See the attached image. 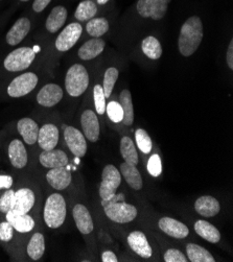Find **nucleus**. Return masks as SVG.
Here are the masks:
<instances>
[{"instance_id": "obj_1", "label": "nucleus", "mask_w": 233, "mask_h": 262, "mask_svg": "<svg viewBox=\"0 0 233 262\" xmlns=\"http://www.w3.org/2000/svg\"><path fill=\"white\" fill-rule=\"evenodd\" d=\"M203 39V24L198 16L188 18L182 25L178 39L180 54L183 57L193 56Z\"/></svg>"}, {"instance_id": "obj_2", "label": "nucleus", "mask_w": 233, "mask_h": 262, "mask_svg": "<svg viewBox=\"0 0 233 262\" xmlns=\"http://www.w3.org/2000/svg\"><path fill=\"white\" fill-rule=\"evenodd\" d=\"M67 214V207L65 199L60 193L50 194L44 205L43 219L46 226L50 229L60 228Z\"/></svg>"}, {"instance_id": "obj_3", "label": "nucleus", "mask_w": 233, "mask_h": 262, "mask_svg": "<svg viewBox=\"0 0 233 262\" xmlns=\"http://www.w3.org/2000/svg\"><path fill=\"white\" fill-rule=\"evenodd\" d=\"M89 86V74L87 69L81 64L72 65L65 76V88L72 97H79Z\"/></svg>"}, {"instance_id": "obj_4", "label": "nucleus", "mask_w": 233, "mask_h": 262, "mask_svg": "<svg viewBox=\"0 0 233 262\" xmlns=\"http://www.w3.org/2000/svg\"><path fill=\"white\" fill-rule=\"evenodd\" d=\"M113 198L108 203L106 202L102 204L107 217L117 224H128L133 222L137 217V208L128 203L114 202Z\"/></svg>"}, {"instance_id": "obj_5", "label": "nucleus", "mask_w": 233, "mask_h": 262, "mask_svg": "<svg viewBox=\"0 0 233 262\" xmlns=\"http://www.w3.org/2000/svg\"><path fill=\"white\" fill-rule=\"evenodd\" d=\"M121 184V173L117 167L112 164L105 166L101 173V182L99 185V196L102 204L109 202L116 193Z\"/></svg>"}, {"instance_id": "obj_6", "label": "nucleus", "mask_w": 233, "mask_h": 262, "mask_svg": "<svg viewBox=\"0 0 233 262\" xmlns=\"http://www.w3.org/2000/svg\"><path fill=\"white\" fill-rule=\"evenodd\" d=\"M36 59V52L31 47H20L7 56L4 65L10 72H18L29 68Z\"/></svg>"}, {"instance_id": "obj_7", "label": "nucleus", "mask_w": 233, "mask_h": 262, "mask_svg": "<svg viewBox=\"0 0 233 262\" xmlns=\"http://www.w3.org/2000/svg\"><path fill=\"white\" fill-rule=\"evenodd\" d=\"M38 82L39 78L34 72L23 73L11 82L8 87V94L14 98L28 95L37 87Z\"/></svg>"}, {"instance_id": "obj_8", "label": "nucleus", "mask_w": 233, "mask_h": 262, "mask_svg": "<svg viewBox=\"0 0 233 262\" xmlns=\"http://www.w3.org/2000/svg\"><path fill=\"white\" fill-rule=\"evenodd\" d=\"M171 0H138L137 12L142 18L161 20L168 9Z\"/></svg>"}, {"instance_id": "obj_9", "label": "nucleus", "mask_w": 233, "mask_h": 262, "mask_svg": "<svg viewBox=\"0 0 233 262\" xmlns=\"http://www.w3.org/2000/svg\"><path fill=\"white\" fill-rule=\"evenodd\" d=\"M64 139L69 150L76 158H83L86 155L87 142L81 130L74 126H66L64 129Z\"/></svg>"}, {"instance_id": "obj_10", "label": "nucleus", "mask_w": 233, "mask_h": 262, "mask_svg": "<svg viewBox=\"0 0 233 262\" xmlns=\"http://www.w3.org/2000/svg\"><path fill=\"white\" fill-rule=\"evenodd\" d=\"M83 32L80 23H70L60 33L56 40V48L59 51H68L79 41Z\"/></svg>"}, {"instance_id": "obj_11", "label": "nucleus", "mask_w": 233, "mask_h": 262, "mask_svg": "<svg viewBox=\"0 0 233 262\" xmlns=\"http://www.w3.org/2000/svg\"><path fill=\"white\" fill-rule=\"evenodd\" d=\"M36 202L35 193L30 188H20L15 191L14 203L11 210L15 213L27 214L34 207Z\"/></svg>"}, {"instance_id": "obj_12", "label": "nucleus", "mask_w": 233, "mask_h": 262, "mask_svg": "<svg viewBox=\"0 0 233 262\" xmlns=\"http://www.w3.org/2000/svg\"><path fill=\"white\" fill-rule=\"evenodd\" d=\"M63 98V89L57 84L45 85L37 95V101L42 107L51 108Z\"/></svg>"}, {"instance_id": "obj_13", "label": "nucleus", "mask_w": 233, "mask_h": 262, "mask_svg": "<svg viewBox=\"0 0 233 262\" xmlns=\"http://www.w3.org/2000/svg\"><path fill=\"white\" fill-rule=\"evenodd\" d=\"M72 216L74 224L82 234H90L94 229V224L92 216L87 209V207L83 204H76L73 207Z\"/></svg>"}, {"instance_id": "obj_14", "label": "nucleus", "mask_w": 233, "mask_h": 262, "mask_svg": "<svg viewBox=\"0 0 233 262\" xmlns=\"http://www.w3.org/2000/svg\"><path fill=\"white\" fill-rule=\"evenodd\" d=\"M158 226L162 232L177 239H183L189 235V229L186 225L172 217L165 216L160 219Z\"/></svg>"}, {"instance_id": "obj_15", "label": "nucleus", "mask_w": 233, "mask_h": 262, "mask_svg": "<svg viewBox=\"0 0 233 262\" xmlns=\"http://www.w3.org/2000/svg\"><path fill=\"white\" fill-rule=\"evenodd\" d=\"M128 245L133 252H135L141 258H151L153 250L145 234L141 231H133L128 236Z\"/></svg>"}, {"instance_id": "obj_16", "label": "nucleus", "mask_w": 233, "mask_h": 262, "mask_svg": "<svg viewBox=\"0 0 233 262\" xmlns=\"http://www.w3.org/2000/svg\"><path fill=\"white\" fill-rule=\"evenodd\" d=\"M37 142L43 150L56 148L59 142V129L53 123H46L39 128Z\"/></svg>"}, {"instance_id": "obj_17", "label": "nucleus", "mask_w": 233, "mask_h": 262, "mask_svg": "<svg viewBox=\"0 0 233 262\" xmlns=\"http://www.w3.org/2000/svg\"><path fill=\"white\" fill-rule=\"evenodd\" d=\"M81 125L84 136L91 142L99 139L100 127L96 114L92 110H85L81 117Z\"/></svg>"}, {"instance_id": "obj_18", "label": "nucleus", "mask_w": 233, "mask_h": 262, "mask_svg": "<svg viewBox=\"0 0 233 262\" xmlns=\"http://www.w3.org/2000/svg\"><path fill=\"white\" fill-rule=\"evenodd\" d=\"M46 181L54 189L61 191L71 184L72 177L70 171L65 167L50 168L46 173Z\"/></svg>"}, {"instance_id": "obj_19", "label": "nucleus", "mask_w": 233, "mask_h": 262, "mask_svg": "<svg viewBox=\"0 0 233 262\" xmlns=\"http://www.w3.org/2000/svg\"><path fill=\"white\" fill-rule=\"evenodd\" d=\"M39 161L46 168L65 167L68 164V156L62 149L43 150L39 156Z\"/></svg>"}, {"instance_id": "obj_20", "label": "nucleus", "mask_w": 233, "mask_h": 262, "mask_svg": "<svg viewBox=\"0 0 233 262\" xmlns=\"http://www.w3.org/2000/svg\"><path fill=\"white\" fill-rule=\"evenodd\" d=\"M195 210L203 217H214L221 211L220 202L211 195H203L195 202Z\"/></svg>"}, {"instance_id": "obj_21", "label": "nucleus", "mask_w": 233, "mask_h": 262, "mask_svg": "<svg viewBox=\"0 0 233 262\" xmlns=\"http://www.w3.org/2000/svg\"><path fill=\"white\" fill-rule=\"evenodd\" d=\"M8 155L9 159L11 161V164L18 169H22L28 164L29 157L27 148L24 146V143H22L19 139H14L8 148Z\"/></svg>"}, {"instance_id": "obj_22", "label": "nucleus", "mask_w": 233, "mask_h": 262, "mask_svg": "<svg viewBox=\"0 0 233 262\" xmlns=\"http://www.w3.org/2000/svg\"><path fill=\"white\" fill-rule=\"evenodd\" d=\"M31 31V21L28 18L18 19L7 34V43L11 46L18 45Z\"/></svg>"}, {"instance_id": "obj_23", "label": "nucleus", "mask_w": 233, "mask_h": 262, "mask_svg": "<svg viewBox=\"0 0 233 262\" xmlns=\"http://www.w3.org/2000/svg\"><path fill=\"white\" fill-rule=\"evenodd\" d=\"M39 128L40 127L35 120L27 117L21 118L17 123L18 133L23 138V141L30 145L37 143Z\"/></svg>"}, {"instance_id": "obj_24", "label": "nucleus", "mask_w": 233, "mask_h": 262, "mask_svg": "<svg viewBox=\"0 0 233 262\" xmlns=\"http://www.w3.org/2000/svg\"><path fill=\"white\" fill-rule=\"evenodd\" d=\"M6 219L19 233H29L35 228V221L29 213L19 214L10 210L6 213Z\"/></svg>"}, {"instance_id": "obj_25", "label": "nucleus", "mask_w": 233, "mask_h": 262, "mask_svg": "<svg viewBox=\"0 0 233 262\" xmlns=\"http://www.w3.org/2000/svg\"><path fill=\"white\" fill-rule=\"evenodd\" d=\"M105 46H106L105 41L99 38H93L87 41L86 43H84L80 47L77 55H79L80 59L84 61H90L98 57L103 51V49H105Z\"/></svg>"}, {"instance_id": "obj_26", "label": "nucleus", "mask_w": 233, "mask_h": 262, "mask_svg": "<svg viewBox=\"0 0 233 262\" xmlns=\"http://www.w3.org/2000/svg\"><path fill=\"white\" fill-rule=\"evenodd\" d=\"M120 173L124 178L126 184L134 190H140L143 186V181L139 170L135 165L123 162L120 164Z\"/></svg>"}, {"instance_id": "obj_27", "label": "nucleus", "mask_w": 233, "mask_h": 262, "mask_svg": "<svg viewBox=\"0 0 233 262\" xmlns=\"http://www.w3.org/2000/svg\"><path fill=\"white\" fill-rule=\"evenodd\" d=\"M66 19H67V10L62 6L55 7L53 10H51L46 20V23H45L46 30L50 34L57 33L65 24Z\"/></svg>"}, {"instance_id": "obj_28", "label": "nucleus", "mask_w": 233, "mask_h": 262, "mask_svg": "<svg viewBox=\"0 0 233 262\" xmlns=\"http://www.w3.org/2000/svg\"><path fill=\"white\" fill-rule=\"evenodd\" d=\"M195 231L200 237L211 244H218L221 241L220 231L209 222L200 220L195 224Z\"/></svg>"}, {"instance_id": "obj_29", "label": "nucleus", "mask_w": 233, "mask_h": 262, "mask_svg": "<svg viewBox=\"0 0 233 262\" xmlns=\"http://www.w3.org/2000/svg\"><path fill=\"white\" fill-rule=\"evenodd\" d=\"M119 104L123 112V118L121 120L122 123L126 126L132 125L134 121V107L131 92L128 89L121 91L119 95Z\"/></svg>"}, {"instance_id": "obj_30", "label": "nucleus", "mask_w": 233, "mask_h": 262, "mask_svg": "<svg viewBox=\"0 0 233 262\" xmlns=\"http://www.w3.org/2000/svg\"><path fill=\"white\" fill-rule=\"evenodd\" d=\"M120 154L121 157L123 158L124 162L132 164V165H137L138 164V152L135 147L134 141L128 136H123L120 140Z\"/></svg>"}, {"instance_id": "obj_31", "label": "nucleus", "mask_w": 233, "mask_h": 262, "mask_svg": "<svg viewBox=\"0 0 233 262\" xmlns=\"http://www.w3.org/2000/svg\"><path fill=\"white\" fill-rule=\"evenodd\" d=\"M44 252H45L44 235L40 232H37L33 235L29 242L27 253L31 259L39 260L42 258Z\"/></svg>"}, {"instance_id": "obj_32", "label": "nucleus", "mask_w": 233, "mask_h": 262, "mask_svg": "<svg viewBox=\"0 0 233 262\" xmlns=\"http://www.w3.org/2000/svg\"><path fill=\"white\" fill-rule=\"evenodd\" d=\"M143 54L151 60H158L162 56V46L157 38L149 36L141 42Z\"/></svg>"}, {"instance_id": "obj_33", "label": "nucleus", "mask_w": 233, "mask_h": 262, "mask_svg": "<svg viewBox=\"0 0 233 262\" xmlns=\"http://www.w3.org/2000/svg\"><path fill=\"white\" fill-rule=\"evenodd\" d=\"M186 253L189 261L192 262H215V257L210 254L209 251H207L205 248L196 245L188 244L186 246Z\"/></svg>"}, {"instance_id": "obj_34", "label": "nucleus", "mask_w": 233, "mask_h": 262, "mask_svg": "<svg viewBox=\"0 0 233 262\" xmlns=\"http://www.w3.org/2000/svg\"><path fill=\"white\" fill-rule=\"evenodd\" d=\"M109 22L106 18H92L86 25L87 33L93 38H99L109 31Z\"/></svg>"}, {"instance_id": "obj_35", "label": "nucleus", "mask_w": 233, "mask_h": 262, "mask_svg": "<svg viewBox=\"0 0 233 262\" xmlns=\"http://www.w3.org/2000/svg\"><path fill=\"white\" fill-rule=\"evenodd\" d=\"M97 13L96 4L91 2V0H84L77 6L74 17L80 21H87L92 19Z\"/></svg>"}, {"instance_id": "obj_36", "label": "nucleus", "mask_w": 233, "mask_h": 262, "mask_svg": "<svg viewBox=\"0 0 233 262\" xmlns=\"http://www.w3.org/2000/svg\"><path fill=\"white\" fill-rule=\"evenodd\" d=\"M118 76H119V71L117 70V68L110 67L106 70L105 75H103V83H102V90L106 98L111 96L115 83L118 80Z\"/></svg>"}, {"instance_id": "obj_37", "label": "nucleus", "mask_w": 233, "mask_h": 262, "mask_svg": "<svg viewBox=\"0 0 233 262\" xmlns=\"http://www.w3.org/2000/svg\"><path fill=\"white\" fill-rule=\"evenodd\" d=\"M135 140L138 148L143 152V154H150L152 151L153 143L150 135L143 128H137L135 132Z\"/></svg>"}, {"instance_id": "obj_38", "label": "nucleus", "mask_w": 233, "mask_h": 262, "mask_svg": "<svg viewBox=\"0 0 233 262\" xmlns=\"http://www.w3.org/2000/svg\"><path fill=\"white\" fill-rule=\"evenodd\" d=\"M93 98H94V106L95 111L98 115H102L106 112V97L103 94L102 87L100 85H95L93 88Z\"/></svg>"}, {"instance_id": "obj_39", "label": "nucleus", "mask_w": 233, "mask_h": 262, "mask_svg": "<svg viewBox=\"0 0 233 262\" xmlns=\"http://www.w3.org/2000/svg\"><path fill=\"white\" fill-rule=\"evenodd\" d=\"M147 171L154 178H157L162 173L161 158L158 154L151 156V158L147 161Z\"/></svg>"}, {"instance_id": "obj_40", "label": "nucleus", "mask_w": 233, "mask_h": 262, "mask_svg": "<svg viewBox=\"0 0 233 262\" xmlns=\"http://www.w3.org/2000/svg\"><path fill=\"white\" fill-rule=\"evenodd\" d=\"M106 112H107L109 118L111 119V121H113L115 123L120 122L123 118V112H122V109L120 107L119 102L111 101L110 103H108L106 107Z\"/></svg>"}, {"instance_id": "obj_41", "label": "nucleus", "mask_w": 233, "mask_h": 262, "mask_svg": "<svg viewBox=\"0 0 233 262\" xmlns=\"http://www.w3.org/2000/svg\"><path fill=\"white\" fill-rule=\"evenodd\" d=\"M14 198H15V191L12 190L11 188L8 189L3 194V196L0 198V211H2L3 213L9 212L12 209V206L14 203Z\"/></svg>"}, {"instance_id": "obj_42", "label": "nucleus", "mask_w": 233, "mask_h": 262, "mask_svg": "<svg viewBox=\"0 0 233 262\" xmlns=\"http://www.w3.org/2000/svg\"><path fill=\"white\" fill-rule=\"evenodd\" d=\"M165 262H187L186 256L177 249H168L163 256Z\"/></svg>"}, {"instance_id": "obj_43", "label": "nucleus", "mask_w": 233, "mask_h": 262, "mask_svg": "<svg viewBox=\"0 0 233 262\" xmlns=\"http://www.w3.org/2000/svg\"><path fill=\"white\" fill-rule=\"evenodd\" d=\"M14 236V228L7 221L0 223V242L9 243Z\"/></svg>"}, {"instance_id": "obj_44", "label": "nucleus", "mask_w": 233, "mask_h": 262, "mask_svg": "<svg viewBox=\"0 0 233 262\" xmlns=\"http://www.w3.org/2000/svg\"><path fill=\"white\" fill-rule=\"evenodd\" d=\"M12 185H13L12 177L7 174L0 176V189H10Z\"/></svg>"}, {"instance_id": "obj_45", "label": "nucleus", "mask_w": 233, "mask_h": 262, "mask_svg": "<svg viewBox=\"0 0 233 262\" xmlns=\"http://www.w3.org/2000/svg\"><path fill=\"white\" fill-rule=\"evenodd\" d=\"M51 0H35L33 4V10L36 13H41L50 4Z\"/></svg>"}, {"instance_id": "obj_46", "label": "nucleus", "mask_w": 233, "mask_h": 262, "mask_svg": "<svg viewBox=\"0 0 233 262\" xmlns=\"http://www.w3.org/2000/svg\"><path fill=\"white\" fill-rule=\"evenodd\" d=\"M226 62L228 67L232 70L233 69V40L230 41L227 49V55H226Z\"/></svg>"}, {"instance_id": "obj_47", "label": "nucleus", "mask_w": 233, "mask_h": 262, "mask_svg": "<svg viewBox=\"0 0 233 262\" xmlns=\"http://www.w3.org/2000/svg\"><path fill=\"white\" fill-rule=\"evenodd\" d=\"M101 261L102 262H117L118 258L112 251H105L101 254Z\"/></svg>"}, {"instance_id": "obj_48", "label": "nucleus", "mask_w": 233, "mask_h": 262, "mask_svg": "<svg viewBox=\"0 0 233 262\" xmlns=\"http://www.w3.org/2000/svg\"><path fill=\"white\" fill-rule=\"evenodd\" d=\"M109 0H97V4L99 5H106Z\"/></svg>"}, {"instance_id": "obj_49", "label": "nucleus", "mask_w": 233, "mask_h": 262, "mask_svg": "<svg viewBox=\"0 0 233 262\" xmlns=\"http://www.w3.org/2000/svg\"><path fill=\"white\" fill-rule=\"evenodd\" d=\"M20 2H29V0H20Z\"/></svg>"}]
</instances>
